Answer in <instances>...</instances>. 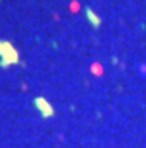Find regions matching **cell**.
Instances as JSON below:
<instances>
[{
	"mask_svg": "<svg viewBox=\"0 0 146 148\" xmlns=\"http://www.w3.org/2000/svg\"><path fill=\"white\" fill-rule=\"evenodd\" d=\"M17 63V51L12 48V44H8L6 40L0 42V65L2 66H8Z\"/></svg>",
	"mask_w": 146,
	"mask_h": 148,
	"instance_id": "cell-1",
	"label": "cell"
},
{
	"mask_svg": "<svg viewBox=\"0 0 146 148\" xmlns=\"http://www.w3.org/2000/svg\"><path fill=\"white\" fill-rule=\"evenodd\" d=\"M34 105L38 106L40 110H42V116H44V118H49V116L53 114V108L49 106V103H47V101H44V99H36Z\"/></svg>",
	"mask_w": 146,
	"mask_h": 148,
	"instance_id": "cell-2",
	"label": "cell"
}]
</instances>
